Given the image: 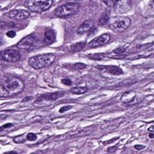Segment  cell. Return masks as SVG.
<instances>
[{
	"instance_id": "28",
	"label": "cell",
	"mask_w": 154,
	"mask_h": 154,
	"mask_svg": "<svg viewBox=\"0 0 154 154\" xmlns=\"http://www.w3.org/2000/svg\"><path fill=\"white\" fill-rule=\"evenodd\" d=\"M117 0H103V2L106 5H111L114 3Z\"/></svg>"
},
{
	"instance_id": "37",
	"label": "cell",
	"mask_w": 154,
	"mask_h": 154,
	"mask_svg": "<svg viewBox=\"0 0 154 154\" xmlns=\"http://www.w3.org/2000/svg\"></svg>"
},
{
	"instance_id": "12",
	"label": "cell",
	"mask_w": 154,
	"mask_h": 154,
	"mask_svg": "<svg viewBox=\"0 0 154 154\" xmlns=\"http://www.w3.org/2000/svg\"><path fill=\"white\" fill-rule=\"evenodd\" d=\"M95 24V21L92 19H89L83 22L77 29L76 32L79 34H83L88 32L92 29Z\"/></svg>"
},
{
	"instance_id": "25",
	"label": "cell",
	"mask_w": 154,
	"mask_h": 154,
	"mask_svg": "<svg viewBox=\"0 0 154 154\" xmlns=\"http://www.w3.org/2000/svg\"><path fill=\"white\" fill-rule=\"evenodd\" d=\"M61 82H62V84H64V85H66V86H70L72 84V81L70 80V79H62L61 80Z\"/></svg>"
},
{
	"instance_id": "22",
	"label": "cell",
	"mask_w": 154,
	"mask_h": 154,
	"mask_svg": "<svg viewBox=\"0 0 154 154\" xmlns=\"http://www.w3.org/2000/svg\"><path fill=\"white\" fill-rule=\"evenodd\" d=\"M126 51V49L124 47H122L118 48H117L115 49H114V51H113V52L115 54L119 55V54H121L122 53H124Z\"/></svg>"
},
{
	"instance_id": "5",
	"label": "cell",
	"mask_w": 154,
	"mask_h": 154,
	"mask_svg": "<svg viewBox=\"0 0 154 154\" xmlns=\"http://www.w3.org/2000/svg\"><path fill=\"white\" fill-rule=\"evenodd\" d=\"M79 7V5L77 3H68L56 8L55 10V14L59 17L72 16L78 12Z\"/></svg>"
},
{
	"instance_id": "2",
	"label": "cell",
	"mask_w": 154,
	"mask_h": 154,
	"mask_svg": "<svg viewBox=\"0 0 154 154\" xmlns=\"http://www.w3.org/2000/svg\"><path fill=\"white\" fill-rule=\"evenodd\" d=\"M56 59L53 53L41 54L32 57L29 60V64L34 69L39 70L51 65Z\"/></svg>"
},
{
	"instance_id": "6",
	"label": "cell",
	"mask_w": 154,
	"mask_h": 154,
	"mask_svg": "<svg viewBox=\"0 0 154 154\" xmlns=\"http://www.w3.org/2000/svg\"><path fill=\"white\" fill-rule=\"evenodd\" d=\"M20 59L18 51L13 49H6L0 51V60L9 62H16Z\"/></svg>"
},
{
	"instance_id": "35",
	"label": "cell",
	"mask_w": 154,
	"mask_h": 154,
	"mask_svg": "<svg viewBox=\"0 0 154 154\" xmlns=\"http://www.w3.org/2000/svg\"><path fill=\"white\" fill-rule=\"evenodd\" d=\"M154 133H150L149 134V138L151 139H153L154 138Z\"/></svg>"
},
{
	"instance_id": "15",
	"label": "cell",
	"mask_w": 154,
	"mask_h": 154,
	"mask_svg": "<svg viewBox=\"0 0 154 154\" xmlns=\"http://www.w3.org/2000/svg\"><path fill=\"white\" fill-rule=\"evenodd\" d=\"M86 42H81L70 45L69 47V51L71 52H76L81 51L86 45Z\"/></svg>"
},
{
	"instance_id": "23",
	"label": "cell",
	"mask_w": 154,
	"mask_h": 154,
	"mask_svg": "<svg viewBox=\"0 0 154 154\" xmlns=\"http://www.w3.org/2000/svg\"><path fill=\"white\" fill-rule=\"evenodd\" d=\"M37 136L35 135V134L33 133H28L26 136V139L28 141H35L37 139Z\"/></svg>"
},
{
	"instance_id": "16",
	"label": "cell",
	"mask_w": 154,
	"mask_h": 154,
	"mask_svg": "<svg viewBox=\"0 0 154 154\" xmlns=\"http://www.w3.org/2000/svg\"><path fill=\"white\" fill-rule=\"evenodd\" d=\"M63 95V93L55 92L52 93H47L42 95V98L44 99L48 100H56Z\"/></svg>"
},
{
	"instance_id": "34",
	"label": "cell",
	"mask_w": 154,
	"mask_h": 154,
	"mask_svg": "<svg viewBox=\"0 0 154 154\" xmlns=\"http://www.w3.org/2000/svg\"><path fill=\"white\" fill-rule=\"evenodd\" d=\"M3 44V37L2 35L0 34V46L2 45Z\"/></svg>"
},
{
	"instance_id": "8",
	"label": "cell",
	"mask_w": 154,
	"mask_h": 154,
	"mask_svg": "<svg viewBox=\"0 0 154 154\" xmlns=\"http://www.w3.org/2000/svg\"><path fill=\"white\" fill-rule=\"evenodd\" d=\"M110 38L111 36L109 34H103L90 41L87 44V46L89 48H95L103 46L108 43Z\"/></svg>"
},
{
	"instance_id": "21",
	"label": "cell",
	"mask_w": 154,
	"mask_h": 154,
	"mask_svg": "<svg viewBox=\"0 0 154 154\" xmlns=\"http://www.w3.org/2000/svg\"><path fill=\"white\" fill-rule=\"evenodd\" d=\"M14 141L16 143H22L24 142L25 139L24 136H19L14 138Z\"/></svg>"
},
{
	"instance_id": "18",
	"label": "cell",
	"mask_w": 154,
	"mask_h": 154,
	"mask_svg": "<svg viewBox=\"0 0 154 154\" xmlns=\"http://www.w3.org/2000/svg\"><path fill=\"white\" fill-rule=\"evenodd\" d=\"M86 65L81 62H78V63H75L73 65H72L71 67V68L75 70H82L86 68Z\"/></svg>"
},
{
	"instance_id": "9",
	"label": "cell",
	"mask_w": 154,
	"mask_h": 154,
	"mask_svg": "<svg viewBox=\"0 0 154 154\" xmlns=\"http://www.w3.org/2000/svg\"><path fill=\"white\" fill-rule=\"evenodd\" d=\"M96 68L103 72H107L114 76H120L123 74L121 68L114 65H97Z\"/></svg>"
},
{
	"instance_id": "30",
	"label": "cell",
	"mask_w": 154,
	"mask_h": 154,
	"mask_svg": "<svg viewBox=\"0 0 154 154\" xmlns=\"http://www.w3.org/2000/svg\"><path fill=\"white\" fill-rule=\"evenodd\" d=\"M7 26V24L4 22H0V29H5Z\"/></svg>"
},
{
	"instance_id": "26",
	"label": "cell",
	"mask_w": 154,
	"mask_h": 154,
	"mask_svg": "<svg viewBox=\"0 0 154 154\" xmlns=\"http://www.w3.org/2000/svg\"><path fill=\"white\" fill-rule=\"evenodd\" d=\"M118 149V147L117 146H110V147H108L107 149V152L108 153H113L116 152Z\"/></svg>"
},
{
	"instance_id": "19",
	"label": "cell",
	"mask_w": 154,
	"mask_h": 154,
	"mask_svg": "<svg viewBox=\"0 0 154 154\" xmlns=\"http://www.w3.org/2000/svg\"><path fill=\"white\" fill-rule=\"evenodd\" d=\"M87 57L90 59L94 60H102L104 57V55L103 54L100 53H95V54H88Z\"/></svg>"
},
{
	"instance_id": "31",
	"label": "cell",
	"mask_w": 154,
	"mask_h": 154,
	"mask_svg": "<svg viewBox=\"0 0 154 154\" xmlns=\"http://www.w3.org/2000/svg\"><path fill=\"white\" fill-rule=\"evenodd\" d=\"M13 126V124L9 123H6L2 127L4 129H5V128H8L11 127H12Z\"/></svg>"
},
{
	"instance_id": "24",
	"label": "cell",
	"mask_w": 154,
	"mask_h": 154,
	"mask_svg": "<svg viewBox=\"0 0 154 154\" xmlns=\"http://www.w3.org/2000/svg\"><path fill=\"white\" fill-rule=\"evenodd\" d=\"M73 108V107L72 106H62L61 108H60L59 110V112L61 114H62V113H65L66 112L70 110L71 108Z\"/></svg>"
},
{
	"instance_id": "17",
	"label": "cell",
	"mask_w": 154,
	"mask_h": 154,
	"mask_svg": "<svg viewBox=\"0 0 154 154\" xmlns=\"http://www.w3.org/2000/svg\"><path fill=\"white\" fill-rule=\"evenodd\" d=\"M88 88L86 87H74L70 89V92L75 95L84 94L88 91Z\"/></svg>"
},
{
	"instance_id": "4",
	"label": "cell",
	"mask_w": 154,
	"mask_h": 154,
	"mask_svg": "<svg viewBox=\"0 0 154 154\" xmlns=\"http://www.w3.org/2000/svg\"><path fill=\"white\" fill-rule=\"evenodd\" d=\"M52 0H26L24 6L32 12L40 13L50 8Z\"/></svg>"
},
{
	"instance_id": "32",
	"label": "cell",
	"mask_w": 154,
	"mask_h": 154,
	"mask_svg": "<svg viewBox=\"0 0 154 154\" xmlns=\"http://www.w3.org/2000/svg\"><path fill=\"white\" fill-rule=\"evenodd\" d=\"M154 125H152L150 127L148 128V131L151 132H154Z\"/></svg>"
},
{
	"instance_id": "33",
	"label": "cell",
	"mask_w": 154,
	"mask_h": 154,
	"mask_svg": "<svg viewBox=\"0 0 154 154\" xmlns=\"http://www.w3.org/2000/svg\"><path fill=\"white\" fill-rule=\"evenodd\" d=\"M6 117L7 116L5 114L0 115V120H2L5 119V118H6Z\"/></svg>"
},
{
	"instance_id": "13",
	"label": "cell",
	"mask_w": 154,
	"mask_h": 154,
	"mask_svg": "<svg viewBox=\"0 0 154 154\" xmlns=\"http://www.w3.org/2000/svg\"><path fill=\"white\" fill-rule=\"evenodd\" d=\"M137 96V92L135 90H130L125 92L122 95L120 100L122 103L127 104L133 102Z\"/></svg>"
},
{
	"instance_id": "29",
	"label": "cell",
	"mask_w": 154,
	"mask_h": 154,
	"mask_svg": "<svg viewBox=\"0 0 154 154\" xmlns=\"http://www.w3.org/2000/svg\"><path fill=\"white\" fill-rule=\"evenodd\" d=\"M6 35L10 38H14L16 35V33L14 31H10L6 33Z\"/></svg>"
},
{
	"instance_id": "11",
	"label": "cell",
	"mask_w": 154,
	"mask_h": 154,
	"mask_svg": "<svg viewBox=\"0 0 154 154\" xmlns=\"http://www.w3.org/2000/svg\"><path fill=\"white\" fill-rule=\"evenodd\" d=\"M30 16V12L24 10H14L9 13V17L16 20L27 19Z\"/></svg>"
},
{
	"instance_id": "14",
	"label": "cell",
	"mask_w": 154,
	"mask_h": 154,
	"mask_svg": "<svg viewBox=\"0 0 154 154\" xmlns=\"http://www.w3.org/2000/svg\"><path fill=\"white\" fill-rule=\"evenodd\" d=\"M55 39V35L53 30L50 28H47L45 30V38L44 39V43L50 45L53 43Z\"/></svg>"
},
{
	"instance_id": "3",
	"label": "cell",
	"mask_w": 154,
	"mask_h": 154,
	"mask_svg": "<svg viewBox=\"0 0 154 154\" xmlns=\"http://www.w3.org/2000/svg\"><path fill=\"white\" fill-rule=\"evenodd\" d=\"M108 26L110 30L116 33L123 32L131 24V19L124 16H116L109 18Z\"/></svg>"
},
{
	"instance_id": "7",
	"label": "cell",
	"mask_w": 154,
	"mask_h": 154,
	"mask_svg": "<svg viewBox=\"0 0 154 154\" xmlns=\"http://www.w3.org/2000/svg\"><path fill=\"white\" fill-rule=\"evenodd\" d=\"M132 7L131 0H117L114 4V11L117 14L127 13Z\"/></svg>"
},
{
	"instance_id": "10",
	"label": "cell",
	"mask_w": 154,
	"mask_h": 154,
	"mask_svg": "<svg viewBox=\"0 0 154 154\" xmlns=\"http://www.w3.org/2000/svg\"><path fill=\"white\" fill-rule=\"evenodd\" d=\"M35 38L32 35H29L22 39L17 44V47L21 50H32L35 47Z\"/></svg>"
},
{
	"instance_id": "27",
	"label": "cell",
	"mask_w": 154,
	"mask_h": 154,
	"mask_svg": "<svg viewBox=\"0 0 154 154\" xmlns=\"http://www.w3.org/2000/svg\"><path fill=\"white\" fill-rule=\"evenodd\" d=\"M146 146L142 145H135L134 146V148L136 150H138V151H141L142 150H143L145 148H146Z\"/></svg>"
},
{
	"instance_id": "36",
	"label": "cell",
	"mask_w": 154,
	"mask_h": 154,
	"mask_svg": "<svg viewBox=\"0 0 154 154\" xmlns=\"http://www.w3.org/2000/svg\"><path fill=\"white\" fill-rule=\"evenodd\" d=\"M3 130H4V129L2 127H0V132H2Z\"/></svg>"
},
{
	"instance_id": "20",
	"label": "cell",
	"mask_w": 154,
	"mask_h": 154,
	"mask_svg": "<svg viewBox=\"0 0 154 154\" xmlns=\"http://www.w3.org/2000/svg\"><path fill=\"white\" fill-rule=\"evenodd\" d=\"M108 19L109 18L108 16L104 15L102 16L100 19H99V24L101 25H104L107 24L108 23Z\"/></svg>"
},
{
	"instance_id": "1",
	"label": "cell",
	"mask_w": 154,
	"mask_h": 154,
	"mask_svg": "<svg viewBox=\"0 0 154 154\" xmlns=\"http://www.w3.org/2000/svg\"><path fill=\"white\" fill-rule=\"evenodd\" d=\"M25 88L24 81L13 76L6 79L0 84V97H12L21 93Z\"/></svg>"
}]
</instances>
